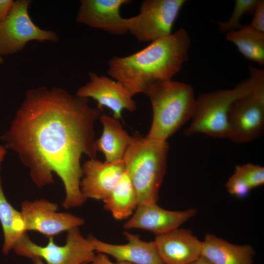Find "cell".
I'll return each instance as SVG.
<instances>
[{"instance_id":"cell-1","label":"cell","mask_w":264,"mask_h":264,"mask_svg":"<svg viewBox=\"0 0 264 264\" xmlns=\"http://www.w3.org/2000/svg\"><path fill=\"white\" fill-rule=\"evenodd\" d=\"M102 111L88 99L60 88H31L1 137L5 147L16 153L29 168L38 188L62 180L65 209L81 206L87 198L80 188L81 159L96 158L94 125Z\"/></svg>"},{"instance_id":"cell-2","label":"cell","mask_w":264,"mask_h":264,"mask_svg":"<svg viewBox=\"0 0 264 264\" xmlns=\"http://www.w3.org/2000/svg\"><path fill=\"white\" fill-rule=\"evenodd\" d=\"M190 38L183 28L126 56H113L108 73L134 96L150 83L172 80L188 60Z\"/></svg>"},{"instance_id":"cell-3","label":"cell","mask_w":264,"mask_h":264,"mask_svg":"<svg viewBox=\"0 0 264 264\" xmlns=\"http://www.w3.org/2000/svg\"><path fill=\"white\" fill-rule=\"evenodd\" d=\"M250 77L235 88L206 92L196 99L186 136L201 133L216 138L229 137L228 113L237 99L264 88V70L249 66Z\"/></svg>"},{"instance_id":"cell-4","label":"cell","mask_w":264,"mask_h":264,"mask_svg":"<svg viewBox=\"0 0 264 264\" xmlns=\"http://www.w3.org/2000/svg\"><path fill=\"white\" fill-rule=\"evenodd\" d=\"M143 93L149 98L153 110L147 138L167 141L191 119L196 98L190 85L173 80L155 81Z\"/></svg>"},{"instance_id":"cell-5","label":"cell","mask_w":264,"mask_h":264,"mask_svg":"<svg viewBox=\"0 0 264 264\" xmlns=\"http://www.w3.org/2000/svg\"><path fill=\"white\" fill-rule=\"evenodd\" d=\"M169 149L167 141L133 136L123 161L135 189L138 205L157 202Z\"/></svg>"},{"instance_id":"cell-6","label":"cell","mask_w":264,"mask_h":264,"mask_svg":"<svg viewBox=\"0 0 264 264\" xmlns=\"http://www.w3.org/2000/svg\"><path fill=\"white\" fill-rule=\"evenodd\" d=\"M66 243L59 245L53 237L47 243L39 245L32 242L26 233L16 242L13 250L18 255L33 259L39 257L46 264H90L95 256L94 247L89 239L84 238L79 227L67 231Z\"/></svg>"},{"instance_id":"cell-7","label":"cell","mask_w":264,"mask_h":264,"mask_svg":"<svg viewBox=\"0 0 264 264\" xmlns=\"http://www.w3.org/2000/svg\"><path fill=\"white\" fill-rule=\"evenodd\" d=\"M185 0H145L137 15L128 18V32L140 42H154L172 32Z\"/></svg>"},{"instance_id":"cell-8","label":"cell","mask_w":264,"mask_h":264,"mask_svg":"<svg viewBox=\"0 0 264 264\" xmlns=\"http://www.w3.org/2000/svg\"><path fill=\"white\" fill-rule=\"evenodd\" d=\"M29 0L14 1L6 18L0 23V54L15 53L22 49L31 41L40 42L59 41L57 34L42 29L32 21L28 7Z\"/></svg>"},{"instance_id":"cell-9","label":"cell","mask_w":264,"mask_h":264,"mask_svg":"<svg viewBox=\"0 0 264 264\" xmlns=\"http://www.w3.org/2000/svg\"><path fill=\"white\" fill-rule=\"evenodd\" d=\"M228 139L245 143L259 137L264 127V88L237 99L228 113Z\"/></svg>"},{"instance_id":"cell-10","label":"cell","mask_w":264,"mask_h":264,"mask_svg":"<svg viewBox=\"0 0 264 264\" xmlns=\"http://www.w3.org/2000/svg\"><path fill=\"white\" fill-rule=\"evenodd\" d=\"M57 204L45 199L22 203L21 213L25 231L39 232L53 237L64 231L79 227L85 223L82 218L66 212H58Z\"/></svg>"},{"instance_id":"cell-11","label":"cell","mask_w":264,"mask_h":264,"mask_svg":"<svg viewBox=\"0 0 264 264\" xmlns=\"http://www.w3.org/2000/svg\"><path fill=\"white\" fill-rule=\"evenodd\" d=\"M89 81L79 88L76 95L92 98L97 102L96 108L102 112L104 107L110 109L114 118L121 120L123 110L130 112L137 109L133 96L120 82L107 76L90 72Z\"/></svg>"},{"instance_id":"cell-12","label":"cell","mask_w":264,"mask_h":264,"mask_svg":"<svg viewBox=\"0 0 264 264\" xmlns=\"http://www.w3.org/2000/svg\"><path fill=\"white\" fill-rule=\"evenodd\" d=\"M130 0H81L77 22L115 35L128 32V20L121 16L122 6Z\"/></svg>"},{"instance_id":"cell-13","label":"cell","mask_w":264,"mask_h":264,"mask_svg":"<svg viewBox=\"0 0 264 264\" xmlns=\"http://www.w3.org/2000/svg\"><path fill=\"white\" fill-rule=\"evenodd\" d=\"M196 210H167L156 203L138 205L132 216L123 225L124 229H141L158 236L167 233L178 227L194 216Z\"/></svg>"},{"instance_id":"cell-14","label":"cell","mask_w":264,"mask_h":264,"mask_svg":"<svg viewBox=\"0 0 264 264\" xmlns=\"http://www.w3.org/2000/svg\"><path fill=\"white\" fill-rule=\"evenodd\" d=\"M82 171L80 188L84 196L87 199L103 200L118 183L126 169L123 160L109 162L96 158L85 161Z\"/></svg>"},{"instance_id":"cell-15","label":"cell","mask_w":264,"mask_h":264,"mask_svg":"<svg viewBox=\"0 0 264 264\" xmlns=\"http://www.w3.org/2000/svg\"><path fill=\"white\" fill-rule=\"evenodd\" d=\"M127 241L124 244H114L103 242L90 236L88 238L95 252L109 255L116 262H126L133 264H164L157 252L154 241L146 242L138 235L125 231Z\"/></svg>"},{"instance_id":"cell-16","label":"cell","mask_w":264,"mask_h":264,"mask_svg":"<svg viewBox=\"0 0 264 264\" xmlns=\"http://www.w3.org/2000/svg\"><path fill=\"white\" fill-rule=\"evenodd\" d=\"M154 241L164 264H189L201 256L202 242L189 229L177 228Z\"/></svg>"},{"instance_id":"cell-17","label":"cell","mask_w":264,"mask_h":264,"mask_svg":"<svg viewBox=\"0 0 264 264\" xmlns=\"http://www.w3.org/2000/svg\"><path fill=\"white\" fill-rule=\"evenodd\" d=\"M98 119L103 126V132L95 140L96 152L102 153L107 162L123 160L133 136L123 129L120 120L105 113L101 114Z\"/></svg>"},{"instance_id":"cell-18","label":"cell","mask_w":264,"mask_h":264,"mask_svg":"<svg viewBox=\"0 0 264 264\" xmlns=\"http://www.w3.org/2000/svg\"><path fill=\"white\" fill-rule=\"evenodd\" d=\"M255 252L249 245H235L212 234L202 242L201 256L214 264H253Z\"/></svg>"},{"instance_id":"cell-19","label":"cell","mask_w":264,"mask_h":264,"mask_svg":"<svg viewBox=\"0 0 264 264\" xmlns=\"http://www.w3.org/2000/svg\"><path fill=\"white\" fill-rule=\"evenodd\" d=\"M104 209L116 220L130 218L138 206L136 194L127 172L110 193L102 200Z\"/></svg>"},{"instance_id":"cell-20","label":"cell","mask_w":264,"mask_h":264,"mask_svg":"<svg viewBox=\"0 0 264 264\" xmlns=\"http://www.w3.org/2000/svg\"><path fill=\"white\" fill-rule=\"evenodd\" d=\"M226 39L234 44L245 58L264 66V33L249 25L227 33Z\"/></svg>"},{"instance_id":"cell-21","label":"cell","mask_w":264,"mask_h":264,"mask_svg":"<svg viewBox=\"0 0 264 264\" xmlns=\"http://www.w3.org/2000/svg\"><path fill=\"white\" fill-rule=\"evenodd\" d=\"M0 222L4 234L2 252L7 254L19 239L26 233L25 223L21 212L7 201L4 194L0 176Z\"/></svg>"},{"instance_id":"cell-22","label":"cell","mask_w":264,"mask_h":264,"mask_svg":"<svg viewBox=\"0 0 264 264\" xmlns=\"http://www.w3.org/2000/svg\"><path fill=\"white\" fill-rule=\"evenodd\" d=\"M258 0H236L232 14L225 22H218L220 33L229 32L240 29L243 27L241 24L242 17L245 14H253Z\"/></svg>"},{"instance_id":"cell-23","label":"cell","mask_w":264,"mask_h":264,"mask_svg":"<svg viewBox=\"0 0 264 264\" xmlns=\"http://www.w3.org/2000/svg\"><path fill=\"white\" fill-rule=\"evenodd\" d=\"M244 177L251 189L264 183V168L262 166L247 163L236 167Z\"/></svg>"},{"instance_id":"cell-24","label":"cell","mask_w":264,"mask_h":264,"mask_svg":"<svg viewBox=\"0 0 264 264\" xmlns=\"http://www.w3.org/2000/svg\"><path fill=\"white\" fill-rule=\"evenodd\" d=\"M225 186L231 195L241 198L245 197L251 190L244 177L236 168Z\"/></svg>"},{"instance_id":"cell-25","label":"cell","mask_w":264,"mask_h":264,"mask_svg":"<svg viewBox=\"0 0 264 264\" xmlns=\"http://www.w3.org/2000/svg\"><path fill=\"white\" fill-rule=\"evenodd\" d=\"M250 25L255 30L264 33V0H258Z\"/></svg>"},{"instance_id":"cell-26","label":"cell","mask_w":264,"mask_h":264,"mask_svg":"<svg viewBox=\"0 0 264 264\" xmlns=\"http://www.w3.org/2000/svg\"><path fill=\"white\" fill-rule=\"evenodd\" d=\"M90 264H133L126 262L111 261L107 255L101 253H98L95 255L94 260Z\"/></svg>"},{"instance_id":"cell-27","label":"cell","mask_w":264,"mask_h":264,"mask_svg":"<svg viewBox=\"0 0 264 264\" xmlns=\"http://www.w3.org/2000/svg\"><path fill=\"white\" fill-rule=\"evenodd\" d=\"M12 0H0V23L8 15L13 4Z\"/></svg>"},{"instance_id":"cell-28","label":"cell","mask_w":264,"mask_h":264,"mask_svg":"<svg viewBox=\"0 0 264 264\" xmlns=\"http://www.w3.org/2000/svg\"><path fill=\"white\" fill-rule=\"evenodd\" d=\"M189 264H214L208 259L201 256L198 259L194 261Z\"/></svg>"},{"instance_id":"cell-29","label":"cell","mask_w":264,"mask_h":264,"mask_svg":"<svg viewBox=\"0 0 264 264\" xmlns=\"http://www.w3.org/2000/svg\"><path fill=\"white\" fill-rule=\"evenodd\" d=\"M6 154V149L5 147L0 145V170L2 162Z\"/></svg>"},{"instance_id":"cell-30","label":"cell","mask_w":264,"mask_h":264,"mask_svg":"<svg viewBox=\"0 0 264 264\" xmlns=\"http://www.w3.org/2000/svg\"><path fill=\"white\" fill-rule=\"evenodd\" d=\"M33 264H46L43 260L39 257H35L32 259Z\"/></svg>"},{"instance_id":"cell-31","label":"cell","mask_w":264,"mask_h":264,"mask_svg":"<svg viewBox=\"0 0 264 264\" xmlns=\"http://www.w3.org/2000/svg\"><path fill=\"white\" fill-rule=\"evenodd\" d=\"M3 62V59L1 57V55L0 54V65H1Z\"/></svg>"},{"instance_id":"cell-32","label":"cell","mask_w":264,"mask_h":264,"mask_svg":"<svg viewBox=\"0 0 264 264\" xmlns=\"http://www.w3.org/2000/svg\"></svg>"}]
</instances>
